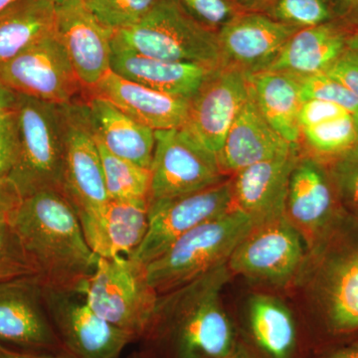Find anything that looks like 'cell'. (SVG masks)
Instances as JSON below:
<instances>
[{
    "instance_id": "cell-35",
    "label": "cell",
    "mask_w": 358,
    "mask_h": 358,
    "mask_svg": "<svg viewBox=\"0 0 358 358\" xmlns=\"http://www.w3.org/2000/svg\"><path fill=\"white\" fill-rule=\"evenodd\" d=\"M293 76L300 85L301 102L319 100L336 103L352 115L358 109L357 96L324 73Z\"/></svg>"
},
{
    "instance_id": "cell-47",
    "label": "cell",
    "mask_w": 358,
    "mask_h": 358,
    "mask_svg": "<svg viewBox=\"0 0 358 358\" xmlns=\"http://www.w3.org/2000/svg\"><path fill=\"white\" fill-rule=\"evenodd\" d=\"M348 47L358 52V27L353 28L352 33H350L348 40Z\"/></svg>"
},
{
    "instance_id": "cell-25",
    "label": "cell",
    "mask_w": 358,
    "mask_h": 358,
    "mask_svg": "<svg viewBox=\"0 0 358 358\" xmlns=\"http://www.w3.org/2000/svg\"><path fill=\"white\" fill-rule=\"evenodd\" d=\"M352 30L341 20L301 28L285 44L268 70L296 76L324 73L348 48Z\"/></svg>"
},
{
    "instance_id": "cell-11",
    "label": "cell",
    "mask_w": 358,
    "mask_h": 358,
    "mask_svg": "<svg viewBox=\"0 0 358 358\" xmlns=\"http://www.w3.org/2000/svg\"><path fill=\"white\" fill-rule=\"evenodd\" d=\"M231 209V178L199 192L150 202L147 235L129 257L148 266L186 233Z\"/></svg>"
},
{
    "instance_id": "cell-23",
    "label": "cell",
    "mask_w": 358,
    "mask_h": 358,
    "mask_svg": "<svg viewBox=\"0 0 358 358\" xmlns=\"http://www.w3.org/2000/svg\"><path fill=\"white\" fill-rule=\"evenodd\" d=\"M215 68L148 57L129 48L113 35L110 70L162 93L190 99Z\"/></svg>"
},
{
    "instance_id": "cell-22",
    "label": "cell",
    "mask_w": 358,
    "mask_h": 358,
    "mask_svg": "<svg viewBox=\"0 0 358 358\" xmlns=\"http://www.w3.org/2000/svg\"><path fill=\"white\" fill-rule=\"evenodd\" d=\"M148 202L109 199L79 217L89 246L100 258L133 255L148 233Z\"/></svg>"
},
{
    "instance_id": "cell-27",
    "label": "cell",
    "mask_w": 358,
    "mask_h": 358,
    "mask_svg": "<svg viewBox=\"0 0 358 358\" xmlns=\"http://www.w3.org/2000/svg\"><path fill=\"white\" fill-rule=\"evenodd\" d=\"M56 32V0H20L0 13V64Z\"/></svg>"
},
{
    "instance_id": "cell-39",
    "label": "cell",
    "mask_w": 358,
    "mask_h": 358,
    "mask_svg": "<svg viewBox=\"0 0 358 358\" xmlns=\"http://www.w3.org/2000/svg\"><path fill=\"white\" fill-rule=\"evenodd\" d=\"M324 74L333 78L358 98V52L348 47Z\"/></svg>"
},
{
    "instance_id": "cell-19",
    "label": "cell",
    "mask_w": 358,
    "mask_h": 358,
    "mask_svg": "<svg viewBox=\"0 0 358 358\" xmlns=\"http://www.w3.org/2000/svg\"><path fill=\"white\" fill-rule=\"evenodd\" d=\"M303 147L246 167L231 176L232 208L246 214L253 227L284 217L289 176Z\"/></svg>"
},
{
    "instance_id": "cell-34",
    "label": "cell",
    "mask_w": 358,
    "mask_h": 358,
    "mask_svg": "<svg viewBox=\"0 0 358 358\" xmlns=\"http://www.w3.org/2000/svg\"><path fill=\"white\" fill-rule=\"evenodd\" d=\"M39 275L20 236L9 222L0 223V282Z\"/></svg>"
},
{
    "instance_id": "cell-36",
    "label": "cell",
    "mask_w": 358,
    "mask_h": 358,
    "mask_svg": "<svg viewBox=\"0 0 358 358\" xmlns=\"http://www.w3.org/2000/svg\"><path fill=\"white\" fill-rule=\"evenodd\" d=\"M200 24L217 32L224 25L227 24L242 9L234 0H178Z\"/></svg>"
},
{
    "instance_id": "cell-44",
    "label": "cell",
    "mask_w": 358,
    "mask_h": 358,
    "mask_svg": "<svg viewBox=\"0 0 358 358\" xmlns=\"http://www.w3.org/2000/svg\"><path fill=\"white\" fill-rule=\"evenodd\" d=\"M324 358H358V341L336 348Z\"/></svg>"
},
{
    "instance_id": "cell-37",
    "label": "cell",
    "mask_w": 358,
    "mask_h": 358,
    "mask_svg": "<svg viewBox=\"0 0 358 358\" xmlns=\"http://www.w3.org/2000/svg\"><path fill=\"white\" fill-rule=\"evenodd\" d=\"M17 124L14 109H0V178H8L17 157Z\"/></svg>"
},
{
    "instance_id": "cell-12",
    "label": "cell",
    "mask_w": 358,
    "mask_h": 358,
    "mask_svg": "<svg viewBox=\"0 0 358 358\" xmlns=\"http://www.w3.org/2000/svg\"><path fill=\"white\" fill-rule=\"evenodd\" d=\"M44 299L52 324L65 350L76 358H119L136 341L98 315L81 294L60 291L44 285Z\"/></svg>"
},
{
    "instance_id": "cell-33",
    "label": "cell",
    "mask_w": 358,
    "mask_h": 358,
    "mask_svg": "<svg viewBox=\"0 0 358 358\" xmlns=\"http://www.w3.org/2000/svg\"><path fill=\"white\" fill-rule=\"evenodd\" d=\"M324 162L341 209L358 220V143Z\"/></svg>"
},
{
    "instance_id": "cell-15",
    "label": "cell",
    "mask_w": 358,
    "mask_h": 358,
    "mask_svg": "<svg viewBox=\"0 0 358 358\" xmlns=\"http://www.w3.org/2000/svg\"><path fill=\"white\" fill-rule=\"evenodd\" d=\"M248 96V74L234 66H218L189 99L185 128L217 155Z\"/></svg>"
},
{
    "instance_id": "cell-7",
    "label": "cell",
    "mask_w": 358,
    "mask_h": 358,
    "mask_svg": "<svg viewBox=\"0 0 358 358\" xmlns=\"http://www.w3.org/2000/svg\"><path fill=\"white\" fill-rule=\"evenodd\" d=\"M80 294L102 319L141 341L159 294L148 279L147 266L131 257L99 258Z\"/></svg>"
},
{
    "instance_id": "cell-42",
    "label": "cell",
    "mask_w": 358,
    "mask_h": 358,
    "mask_svg": "<svg viewBox=\"0 0 358 358\" xmlns=\"http://www.w3.org/2000/svg\"><path fill=\"white\" fill-rule=\"evenodd\" d=\"M339 20L353 28L358 27V0H336Z\"/></svg>"
},
{
    "instance_id": "cell-43",
    "label": "cell",
    "mask_w": 358,
    "mask_h": 358,
    "mask_svg": "<svg viewBox=\"0 0 358 358\" xmlns=\"http://www.w3.org/2000/svg\"><path fill=\"white\" fill-rule=\"evenodd\" d=\"M243 11L266 13L272 7L275 0H234Z\"/></svg>"
},
{
    "instance_id": "cell-17",
    "label": "cell",
    "mask_w": 358,
    "mask_h": 358,
    "mask_svg": "<svg viewBox=\"0 0 358 358\" xmlns=\"http://www.w3.org/2000/svg\"><path fill=\"white\" fill-rule=\"evenodd\" d=\"M56 32L82 86L90 91L110 71L112 38L83 0H56Z\"/></svg>"
},
{
    "instance_id": "cell-32",
    "label": "cell",
    "mask_w": 358,
    "mask_h": 358,
    "mask_svg": "<svg viewBox=\"0 0 358 358\" xmlns=\"http://www.w3.org/2000/svg\"><path fill=\"white\" fill-rule=\"evenodd\" d=\"M162 0H83L101 24L120 31L138 24Z\"/></svg>"
},
{
    "instance_id": "cell-14",
    "label": "cell",
    "mask_w": 358,
    "mask_h": 358,
    "mask_svg": "<svg viewBox=\"0 0 358 358\" xmlns=\"http://www.w3.org/2000/svg\"><path fill=\"white\" fill-rule=\"evenodd\" d=\"M0 343L21 350L66 352L47 312L39 275L0 282Z\"/></svg>"
},
{
    "instance_id": "cell-9",
    "label": "cell",
    "mask_w": 358,
    "mask_h": 358,
    "mask_svg": "<svg viewBox=\"0 0 358 358\" xmlns=\"http://www.w3.org/2000/svg\"><path fill=\"white\" fill-rule=\"evenodd\" d=\"M0 83L16 95L68 105L86 95L57 32L0 64Z\"/></svg>"
},
{
    "instance_id": "cell-16",
    "label": "cell",
    "mask_w": 358,
    "mask_h": 358,
    "mask_svg": "<svg viewBox=\"0 0 358 358\" xmlns=\"http://www.w3.org/2000/svg\"><path fill=\"white\" fill-rule=\"evenodd\" d=\"M341 211L326 162L303 148L289 176L285 215L300 233L307 251Z\"/></svg>"
},
{
    "instance_id": "cell-50",
    "label": "cell",
    "mask_w": 358,
    "mask_h": 358,
    "mask_svg": "<svg viewBox=\"0 0 358 358\" xmlns=\"http://www.w3.org/2000/svg\"><path fill=\"white\" fill-rule=\"evenodd\" d=\"M131 358H152L150 357V355H148L147 353L141 352H136L134 353L133 355V357Z\"/></svg>"
},
{
    "instance_id": "cell-40",
    "label": "cell",
    "mask_w": 358,
    "mask_h": 358,
    "mask_svg": "<svg viewBox=\"0 0 358 358\" xmlns=\"http://www.w3.org/2000/svg\"><path fill=\"white\" fill-rule=\"evenodd\" d=\"M22 197L8 178H0V223L9 222Z\"/></svg>"
},
{
    "instance_id": "cell-41",
    "label": "cell",
    "mask_w": 358,
    "mask_h": 358,
    "mask_svg": "<svg viewBox=\"0 0 358 358\" xmlns=\"http://www.w3.org/2000/svg\"><path fill=\"white\" fill-rule=\"evenodd\" d=\"M0 358H76L69 352H36L21 350L0 343Z\"/></svg>"
},
{
    "instance_id": "cell-5",
    "label": "cell",
    "mask_w": 358,
    "mask_h": 358,
    "mask_svg": "<svg viewBox=\"0 0 358 358\" xmlns=\"http://www.w3.org/2000/svg\"><path fill=\"white\" fill-rule=\"evenodd\" d=\"M252 229L251 219L234 208L201 224L148 264V282L159 294L185 286L212 268L227 264Z\"/></svg>"
},
{
    "instance_id": "cell-30",
    "label": "cell",
    "mask_w": 358,
    "mask_h": 358,
    "mask_svg": "<svg viewBox=\"0 0 358 358\" xmlns=\"http://www.w3.org/2000/svg\"><path fill=\"white\" fill-rule=\"evenodd\" d=\"M303 141L306 152L324 162L343 154L358 143L352 115L301 129Z\"/></svg>"
},
{
    "instance_id": "cell-2",
    "label": "cell",
    "mask_w": 358,
    "mask_h": 358,
    "mask_svg": "<svg viewBox=\"0 0 358 358\" xmlns=\"http://www.w3.org/2000/svg\"><path fill=\"white\" fill-rule=\"evenodd\" d=\"M9 223L45 286L80 294L95 273L100 257L89 246L64 194L48 189L22 199Z\"/></svg>"
},
{
    "instance_id": "cell-46",
    "label": "cell",
    "mask_w": 358,
    "mask_h": 358,
    "mask_svg": "<svg viewBox=\"0 0 358 358\" xmlns=\"http://www.w3.org/2000/svg\"><path fill=\"white\" fill-rule=\"evenodd\" d=\"M15 101L16 94L0 83V109H13Z\"/></svg>"
},
{
    "instance_id": "cell-8",
    "label": "cell",
    "mask_w": 358,
    "mask_h": 358,
    "mask_svg": "<svg viewBox=\"0 0 358 358\" xmlns=\"http://www.w3.org/2000/svg\"><path fill=\"white\" fill-rule=\"evenodd\" d=\"M150 202L174 199L223 182L217 155L187 129L155 131Z\"/></svg>"
},
{
    "instance_id": "cell-28",
    "label": "cell",
    "mask_w": 358,
    "mask_h": 358,
    "mask_svg": "<svg viewBox=\"0 0 358 358\" xmlns=\"http://www.w3.org/2000/svg\"><path fill=\"white\" fill-rule=\"evenodd\" d=\"M248 324L257 346L266 357H293L298 331L291 310L281 300L265 294L252 296Z\"/></svg>"
},
{
    "instance_id": "cell-49",
    "label": "cell",
    "mask_w": 358,
    "mask_h": 358,
    "mask_svg": "<svg viewBox=\"0 0 358 358\" xmlns=\"http://www.w3.org/2000/svg\"><path fill=\"white\" fill-rule=\"evenodd\" d=\"M353 121H355V129H357V141H358V109L352 114Z\"/></svg>"
},
{
    "instance_id": "cell-18",
    "label": "cell",
    "mask_w": 358,
    "mask_h": 358,
    "mask_svg": "<svg viewBox=\"0 0 358 358\" xmlns=\"http://www.w3.org/2000/svg\"><path fill=\"white\" fill-rule=\"evenodd\" d=\"M300 29L266 13L242 11L217 31L223 64L234 66L248 75L268 70Z\"/></svg>"
},
{
    "instance_id": "cell-31",
    "label": "cell",
    "mask_w": 358,
    "mask_h": 358,
    "mask_svg": "<svg viewBox=\"0 0 358 358\" xmlns=\"http://www.w3.org/2000/svg\"><path fill=\"white\" fill-rule=\"evenodd\" d=\"M266 14L301 29L341 20L336 0H275Z\"/></svg>"
},
{
    "instance_id": "cell-13",
    "label": "cell",
    "mask_w": 358,
    "mask_h": 358,
    "mask_svg": "<svg viewBox=\"0 0 358 358\" xmlns=\"http://www.w3.org/2000/svg\"><path fill=\"white\" fill-rule=\"evenodd\" d=\"M66 131L62 193L78 218L108 201L102 159L83 99L65 105Z\"/></svg>"
},
{
    "instance_id": "cell-1",
    "label": "cell",
    "mask_w": 358,
    "mask_h": 358,
    "mask_svg": "<svg viewBox=\"0 0 358 358\" xmlns=\"http://www.w3.org/2000/svg\"><path fill=\"white\" fill-rule=\"evenodd\" d=\"M227 264L185 286L159 294L143 352L152 358H220L238 343L221 293L231 279Z\"/></svg>"
},
{
    "instance_id": "cell-3",
    "label": "cell",
    "mask_w": 358,
    "mask_h": 358,
    "mask_svg": "<svg viewBox=\"0 0 358 358\" xmlns=\"http://www.w3.org/2000/svg\"><path fill=\"white\" fill-rule=\"evenodd\" d=\"M322 331L358 334V220L345 211L307 251L296 280Z\"/></svg>"
},
{
    "instance_id": "cell-10",
    "label": "cell",
    "mask_w": 358,
    "mask_h": 358,
    "mask_svg": "<svg viewBox=\"0 0 358 358\" xmlns=\"http://www.w3.org/2000/svg\"><path fill=\"white\" fill-rule=\"evenodd\" d=\"M307 246L286 216L253 227L228 260L232 274L275 287L296 282Z\"/></svg>"
},
{
    "instance_id": "cell-6",
    "label": "cell",
    "mask_w": 358,
    "mask_h": 358,
    "mask_svg": "<svg viewBox=\"0 0 358 358\" xmlns=\"http://www.w3.org/2000/svg\"><path fill=\"white\" fill-rule=\"evenodd\" d=\"M114 34L148 57L210 67L223 64L217 32L197 22L178 0H162L138 24Z\"/></svg>"
},
{
    "instance_id": "cell-48",
    "label": "cell",
    "mask_w": 358,
    "mask_h": 358,
    "mask_svg": "<svg viewBox=\"0 0 358 358\" xmlns=\"http://www.w3.org/2000/svg\"><path fill=\"white\" fill-rule=\"evenodd\" d=\"M18 1H20V0H0V13Z\"/></svg>"
},
{
    "instance_id": "cell-45",
    "label": "cell",
    "mask_w": 358,
    "mask_h": 358,
    "mask_svg": "<svg viewBox=\"0 0 358 358\" xmlns=\"http://www.w3.org/2000/svg\"><path fill=\"white\" fill-rule=\"evenodd\" d=\"M220 358H259L249 346H247L243 343L238 341L236 345L234 346L232 350L227 355Z\"/></svg>"
},
{
    "instance_id": "cell-29",
    "label": "cell",
    "mask_w": 358,
    "mask_h": 358,
    "mask_svg": "<svg viewBox=\"0 0 358 358\" xmlns=\"http://www.w3.org/2000/svg\"><path fill=\"white\" fill-rule=\"evenodd\" d=\"M102 159L106 189L109 199L148 202L152 192V171L121 159L96 141Z\"/></svg>"
},
{
    "instance_id": "cell-26",
    "label": "cell",
    "mask_w": 358,
    "mask_h": 358,
    "mask_svg": "<svg viewBox=\"0 0 358 358\" xmlns=\"http://www.w3.org/2000/svg\"><path fill=\"white\" fill-rule=\"evenodd\" d=\"M251 95L268 124L289 143L301 145L300 85L293 75L266 70L248 75Z\"/></svg>"
},
{
    "instance_id": "cell-38",
    "label": "cell",
    "mask_w": 358,
    "mask_h": 358,
    "mask_svg": "<svg viewBox=\"0 0 358 358\" xmlns=\"http://www.w3.org/2000/svg\"><path fill=\"white\" fill-rule=\"evenodd\" d=\"M350 114V113L345 108L336 103L319 100H308L301 103L299 121H300L301 129L333 121Z\"/></svg>"
},
{
    "instance_id": "cell-4",
    "label": "cell",
    "mask_w": 358,
    "mask_h": 358,
    "mask_svg": "<svg viewBox=\"0 0 358 358\" xmlns=\"http://www.w3.org/2000/svg\"><path fill=\"white\" fill-rule=\"evenodd\" d=\"M17 157L8 178L21 197L43 190L62 192L64 174L65 105L16 95Z\"/></svg>"
},
{
    "instance_id": "cell-21",
    "label": "cell",
    "mask_w": 358,
    "mask_h": 358,
    "mask_svg": "<svg viewBox=\"0 0 358 358\" xmlns=\"http://www.w3.org/2000/svg\"><path fill=\"white\" fill-rule=\"evenodd\" d=\"M300 145L289 143L271 127L249 89L248 99L218 152L219 166L224 176L231 178L246 167L288 155Z\"/></svg>"
},
{
    "instance_id": "cell-20",
    "label": "cell",
    "mask_w": 358,
    "mask_h": 358,
    "mask_svg": "<svg viewBox=\"0 0 358 358\" xmlns=\"http://www.w3.org/2000/svg\"><path fill=\"white\" fill-rule=\"evenodd\" d=\"M86 93L108 101L134 121L154 131L182 128L187 121L189 99L148 88L112 70Z\"/></svg>"
},
{
    "instance_id": "cell-24",
    "label": "cell",
    "mask_w": 358,
    "mask_h": 358,
    "mask_svg": "<svg viewBox=\"0 0 358 358\" xmlns=\"http://www.w3.org/2000/svg\"><path fill=\"white\" fill-rule=\"evenodd\" d=\"M83 103L96 141L113 155L150 169L155 148L154 129L134 121L99 96L86 93Z\"/></svg>"
}]
</instances>
